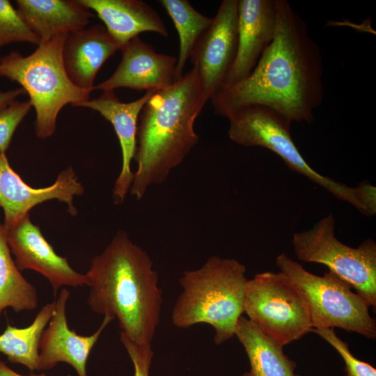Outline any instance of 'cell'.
<instances>
[{
    "instance_id": "6da1fadb",
    "label": "cell",
    "mask_w": 376,
    "mask_h": 376,
    "mask_svg": "<svg viewBox=\"0 0 376 376\" xmlns=\"http://www.w3.org/2000/svg\"><path fill=\"white\" fill-rule=\"evenodd\" d=\"M276 8L272 42L246 79L213 95L215 114L226 117L240 108L260 105L291 123L313 121L324 98L320 51L288 1L276 0Z\"/></svg>"
},
{
    "instance_id": "7a4b0ae2",
    "label": "cell",
    "mask_w": 376,
    "mask_h": 376,
    "mask_svg": "<svg viewBox=\"0 0 376 376\" xmlns=\"http://www.w3.org/2000/svg\"><path fill=\"white\" fill-rule=\"evenodd\" d=\"M87 303L93 312L116 319L131 340L151 343L163 303L158 274L148 253L119 231L86 274Z\"/></svg>"
},
{
    "instance_id": "3957f363",
    "label": "cell",
    "mask_w": 376,
    "mask_h": 376,
    "mask_svg": "<svg viewBox=\"0 0 376 376\" xmlns=\"http://www.w3.org/2000/svg\"><path fill=\"white\" fill-rule=\"evenodd\" d=\"M207 101L193 67L145 104L137 125L132 196L141 199L149 187L166 180L190 152L198 141L194 123Z\"/></svg>"
},
{
    "instance_id": "277c9868",
    "label": "cell",
    "mask_w": 376,
    "mask_h": 376,
    "mask_svg": "<svg viewBox=\"0 0 376 376\" xmlns=\"http://www.w3.org/2000/svg\"><path fill=\"white\" fill-rule=\"evenodd\" d=\"M249 279L238 260L213 256L198 269L183 272L179 279L182 291L171 313L173 324L188 328L207 324L219 345L235 336L244 313Z\"/></svg>"
},
{
    "instance_id": "5b68a950",
    "label": "cell",
    "mask_w": 376,
    "mask_h": 376,
    "mask_svg": "<svg viewBox=\"0 0 376 376\" xmlns=\"http://www.w3.org/2000/svg\"><path fill=\"white\" fill-rule=\"evenodd\" d=\"M67 35L41 42L28 56L12 51L0 57V77L17 82L29 96L36 111V135L40 139L56 130L60 111L90 99L91 92L76 86L68 77L63 61Z\"/></svg>"
},
{
    "instance_id": "8992f818",
    "label": "cell",
    "mask_w": 376,
    "mask_h": 376,
    "mask_svg": "<svg viewBox=\"0 0 376 376\" xmlns=\"http://www.w3.org/2000/svg\"><path fill=\"white\" fill-rule=\"evenodd\" d=\"M228 136L245 147H262L279 156L292 171L304 175L361 213H376V188L368 182L349 187L320 174L299 151L290 134L291 122L274 110L260 105L244 107L230 113Z\"/></svg>"
},
{
    "instance_id": "52a82bcc",
    "label": "cell",
    "mask_w": 376,
    "mask_h": 376,
    "mask_svg": "<svg viewBox=\"0 0 376 376\" xmlns=\"http://www.w3.org/2000/svg\"><path fill=\"white\" fill-rule=\"evenodd\" d=\"M276 264L302 293L313 329L338 327L375 338L376 323L370 306L347 282L329 270L323 276L313 274L285 253L276 257Z\"/></svg>"
},
{
    "instance_id": "ba28073f",
    "label": "cell",
    "mask_w": 376,
    "mask_h": 376,
    "mask_svg": "<svg viewBox=\"0 0 376 376\" xmlns=\"http://www.w3.org/2000/svg\"><path fill=\"white\" fill-rule=\"evenodd\" d=\"M336 219L329 214L306 230L295 233L292 245L297 258L326 265L347 282L369 306H376V244L365 240L357 248L335 235Z\"/></svg>"
},
{
    "instance_id": "9c48e42d",
    "label": "cell",
    "mask_w": 376,
    "mask_h": 376,
    "mask_svg": "<svg viewBox=\"0 0 376 376\" xmlns=\"http://www.w3.org/2000/svg\"><path fill=\"white\" fill-rule=\"evenodd\" d=\"M244 313L282 347L299 340L313 329L302 293L281 272H261L249 279Z\"/></svg>"
},
{
    "instance_id": "30bf717a",
    "label": "cell",
    "mask_w": 376,
    "mask_h": 376,
    "mask_svg": "<svg viewBox=\"0 0 376 376\" xmlns=\"http://www.w3.org/2000/svg\"><path fill=\"white\" fill-rule=\"evenodd\" d=\"M238 0L221 2L212 23L195 45L190 59L209 100L222 86L237 48Z\"/></svg>"
},
{
    "instance_id": "8fae6325",
    "label": "cell",
    "mask_w": 376,
    "mask_h": 376,
    "mask_svg": "<svg viewBox=\"0 0 376 376\" xmlns=\"http://www.w3.org/2000/svg\"><path fill=\"white\" fill-rule=\"evenodd\" d=\"M4 229L17 268L32 269L42 275L51 284L54 297L62 286L88 285L86 274L73 269L67 258L55 252L39 226L32 223L29 214Z\"/></svg>"
},
{
    "instance_id": "7c38bea8",
    "label": "cell",
    "mask_w": 376,
    "mask_h": 376,
    "mask_svg": "<svg viewBox=\"0 0 376 376\" xmlns=\"http://www.w3.org/2000/svg\"><path fill=\"white\" fill-rule=\"evenodd\" d=\"M84 191V188L71 166L62 171L52 185L33 188L11 168L6 153H0V207L4 212V227L29 214L34 206L52 199L65 203L69 212L75 216L77 211L73 198Z\"/></svg>"
},
{
    "instance_id": "4fadbf2b",
    "label": "cell",
    "mask_w": 376,
    "mask_h": 376,
    "mask_svg": "<svg viewBox=\"0 0 376 376\" xmlns=\"http://www.w3.org/2000/svg\"><path fill=\"white\" fill-rule=\"evenodd\" d=\"M70 296V291L63 288L55 301L54 312L40 340L39 371L51 370L63 362L70 365L78 376H88L86 365L90 353L113 318L104 315L95 332L90 336L79 335L70 329L67 321L66 304Z\"/></svg>"
},
{
    "instance_id": "5bb4252c",
    "label": "cell",
    "mask_w": 376,
    "mask_h": 376,
    "mask_svg": "<svg viewBox=\"0 0 376 376\" xmlns=\"http://www.w3.org/2000/svg\"><path fill=\"white\" fill-rule=\"evenodd\" d=\"M122 58L114 72L94 89L114 91L127 88L137 91H158L177 81V58L157 53L139 36L121 46Z\"/></svg>"
},
{
    "instance_id": "9a60e30c",
    "label": "cell",
    "mask_w": 376,
    "mask_h": 376,
    "mask_svg": "<svg viewBox=\"0 0 376 376\" xmlns=\"http://www.w3.org/2000/svg\"><path fill=\"white\" fill-rule=\"evenodd\" d=\"M237 9L236 56L221 88L246 79L275 34L276 0H238Z\"/></svg>"
},
{
    "instance_id": "2e32d148",
    "label": "cell",
    "mask_w": 376,
    "mask_h": 376,
    "mask_svg": "<svg viewBox=\"0 0 376 376\" xmlns=\"http://www.w3.org/2000/svg\"><path fill=\"white\" fill-rule=\"evenodd\" d=\"M155 92L147 91L136 100L123 102L113 91H104L99 97L75 106L99 112L111 123L118 136L122 153V167L113 191V196L117 204H121L125 201L134 178L130 166L136 152L139 116L145 104Z\"/></svg>"
},
{
    "instance_id": "e0dca14e",
    "label": "cell",
    "mask_w": 376,
    "mask_h": 376,
    "mask_svg": "<svg viewBox=\"0 0 376 376\" xmlns=\"http://www.w3.org/2000/svg\"><path fill=\"white\" fill-rule=\"evenodd\" d=\"M120 48L102 25L94 24L68 34L63 48V61L70 81L91 93L97 73Z\"/></svg>"
},
{
    "instance_id": "ac0fdd59",
    "label": "cell",
    "mask_w": 376,
    "mask_h": 376,
    "mask_svg": "<svg viewBox=\"0 0 376 376\" xmlns=\"http://www.w3.org/2000/svg\"><path fill=\"white\" fill-rule=\"evenodd\" d=\"M93 10L104 23L108 33L123 46L143 32L167 37L165 24L152 7L139 0H79Z\"/></svg>"
},
{
    "instance_id": "d6986e66",
    "label": "cell",
    "mask_w": 376,
    "mask_h": 376,
    "mask_svg": "<svg viewBox=\"0 0 376 376\" xmlns=\"http://www.w3.org/2000/svg\"><path fill=\"white\" fill-rule=\"evenodd\" d=\"M15 2L19 14L40 43L86 27L94 16L79 0H17Z\"/></svg>"
},
{
    "instance_id": "ffe728a7",
    "label": "cell",
    "mask_w": 376,
    "mask_h": 376,
    "mask_svg": "<svg viewBox=\"0 0 376 376\" xmlns=\"http://www.w3.org/2000/svg\"><path fill=\"white\" fill-rule=\"evenodd\" d=\"M235 336L247 354L249 376H297L296 363L283 351V347L266 336L247 318H239Z\"/></svg>"
},
{
    "instance_id": "44dd1931",
    "label": "cell",
    "mask_w": 376,
    "mask_h": 376,
    "mask_svg": "<svg viewBox=\"0 0 376 376\" xmlns=\"http://www.w3.org/2000/svg\"><path fill=\"white\" fill-rule=\"evenodd\" d=\"M55 301L46 304L28 327L18 328L8 323L0 335V352L13 363L39 371V345L42 334L53 315Z\"/></svg>"
},
{
    "instance_id": "7402d4cb",
    "label": "cell",
    "mask_w": 376,
    "mask_h": 376,
    "mask_svg": "<svg viewBox=\"0 0 376 376\" xmlns=\"http://www.w3.org/2000/svg\"><path fill=\"white\" fill-rule=\"evenodd\" d=\"M10 252L0 223V317L7 308L19 313L33 311L38 305L36 288L23 276Z\"/></svg>"
},
{
    "instance_id": "603a6c76",
    "label": "cell",
    "mask_w": 376,
    "mask_h": 376,
    "mask_svg": "<svg viewBox=\"0 0 376 376\" xmlns=\"http://www.w3.org/2000/svg\"><path fill=\"white\" fill-rule=\"evenodd\" d=\"M159 2L173 21L179 36L180 50L175 68L178 80L183 75L195 45L210 26L213 17L198 12L187 0H160Z\"/></svg>"
},
{
    "instance_id": "cb8c5ba5",
    "label": "cell",
    "mask_w": 376,
    "mask_h": 376,
    "mask_svg": "<svg viewBox=\"0 0 376 376\" xmlns=\"http://www.w3.org/2000/svg\"><path fill=\"white\" fill-rule=\"evenodd\" d=\"M13 42L40 43L11 2L0 0V48Z\"/></svg>"
},
{
    "instance_id": "d4e9b609",
    "label": "cell",
    "mask_w": 376,
    "mask_h": 376,
    "mask_svg": "<svg viewBox=\"0 0 376 376\" xmlns=\"http://www.w3.org/2000/svg\"><path fill=\"white\" fill-rule=\"evenodd\" d=\"M329 343L341 356L347 376H376V369L369 363L359 360L350 352L348 345L336 334L334 329H312Z\"/></svg>"
},
{
    "instance_id": "484cf974",
    "label": "cell",
    "mask_w": 376,
    "mask_h": 376,
    "mask_svg": "<svg viewBox=\"0 0 376 376\" xmlns=\"http://www.w3.org/2000/svg\"><path fill=\"white\" fill-rule=\"evenodd\" d=\"M31 107L29 100H14L0 110V153H6L17 127Z\"/></svg>"
},
{
    "instance_id": "4316f807",
    "label": "cell",
    "mask_w": 376,
    "mask_h": 376,
    "mask_svg": "<svg viewBox=\"0 0 376 376\" xmlns=\"http://www.w3.org/2000/svg\"><path fill=\"white\" fill-rule=\"evenodd\" d=\"M120 340L132 361L134 369V376H149L150 367L154 354L151 343H136L121 332Z\"/></svg>"
},
{
    "instance_id": "83f0119b",
    "label": "cell",
    "mask_w": 376,
    "mask_h": 376,
    "mask_svg": "<svg viewBox=\"0 0 376 376\" xmlns=\"http://www.w3.org/2000/svg\"><path fill=\"white\" fill-rule=\"evenodd\" d=\"M25 93V91L22 88L8 90L6 91H0V110L6 107L11 102Z\"/></svg>"
},
{
    "instance_id": "f1b7e54d",
    "label": "cell",
    "mask_w": 376,
    "mask_h": 376,
    "mask_svg": "<svg viewBox=\"0 0 376 376\" xmlns=\"http://www.w3.org/2000/svg\"><path fill=\"white\" fill-rule=\"evenodd\" d=\"M0 376H26L20 375L10 369L4 362L0 360ZM27 376H47L45 373H31Z\"/></svg>"
},
{
    "instance_id": "f546056e",
    "label": "cell",
    "mask_w": 376,
    "mask_h": 376,
    "mask_svg": "<svg viewBox=\"0 0 376 376\" xmlns=\"http://www.w3.org/2000/svg\"><path fill=\"white\" fill-rule=\"evenodd\" d=\"M242 376H249V374L247 372H246Z\"/></svg>"
},
{
    "instance_id": "4dcf8cb0",
    "label": "cell",
    "mask_w": 376,
    "mask_h": 376,
    "mask_svg": "<svg viewBox=\"0 0 376 376\" xmlns=\"http://www.w3.org/2000/svg\"><path fill=\"white\" fill-rule=\"evenodd\" d=\"M297 376H299V375H297Z\"/></svg>"
}]
</instances>
